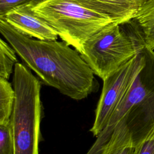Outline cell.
<instances>
[{
	"instance_id": "5b68a950",
	"label": "cell",
	"mask_w": 154,
	"mask_h": 154,
	"mask_svg": "<svg viewBox=\"0 0 154 154\" xmlns=\"http://www.w3.org/2000/svg\"><path fill=\"white\" fill-rule=\"evenodd\" d=\"M146 61L144 49L103 80L102 93L95 110L94 121L90 129L93 136L97 137L106 127L114 111L145 66Z\"/></svg>"
},
{
	"instance_id": "7a4b0ae2",
	"label": "cell",
	"mask_w": 154,
	"mask_h": 154,
	"mask_svg": "<svg viewBox=\"0 0 154 154\" xmlns=\"http://www.w3.org/2000/svg\"><path fill=\"white\" fill-rule=\"evenodd\" d=\"M41 82L24 64H16L12 79L16 97L10 119L14 154H39Z\"/></svg>"
},
{
	"instance_id": "277c9868",
	"label": "cell",
	"mask_w": 154,
	"mask_h": 154,
	"mask_svg": "<svg viewBox=\"0 0 154 154\" xmlns=\"http://www.w3.org/2000/svg\"><path fill=\"white\" fill-rule=\"evenodd\" d=\"M31 8L58 33L61 40L81 53L84 43L111 18L84 7L74 0H45Z\"/></svg>"
},
{
	"instance_id": "6da1fadb",
	"label": "cell",
	"mask_w": 154,
	"mask_h": 154,
	"mask_svg": "<svg viewBox=\"0 0 154 154\" xmlns=\"http://www.w3.org/2000/svg\"><path fill=\"white\" fill-rule=\"evenodd\" d=\"M0 32L23 64L45 85L76 100L97 90L94 74L81 54L64 42L42 40L21 34L0 19Z\"/></svg>"
},
{
	"instance_id": "5bb4252c",
	"label": "cell",
	"mask_w": 154,
	"mask_h": 154,
	"mask_svg": "<svg viewBox=\"0 0 154 154\" xmlns=\"http://www.w3.org/2000/svg\"><path fill=\"white\" fill-rule=\"evenodd\" d=\"M102 154H135V146L129 143L113 147H104Z\"/></svg>"
},
{
	"instance_id": "8fae6325",
	"label": "cell",
	"mask_w": 154,
	"mask_h": 154,
	"mask_svg": "<svg viewBox=\"0 0 154 154\" xmlns=\"http://www.w3.org/2000/svg\"><path fill=\"white\" fill-rule=\"evenodd\" d=\"M16 52L7 42L0 38V78L9 79L17 63Z\"/></svg>"
},
{
	"instance_id": "52a82bcc",
	"label": "cell",
	"mask_w": 154,
	"mask_h": 154,
	"mask_svg": "<svg viewBox=\"0 0 154 154\" xmlns=\"http://www.w3.org/2000/svg\"><path fill=\"white\" fill-rule=\"evenodd\" d=\"M79 4L123 23L133 19L146 0H74Z\"/></svg>"
},
{
	"instance_id": "9c48e42d",
	"label": "cell",
	"mask_w": 154,
	"mask_h": 154,
	"mask_svg": "<svg viewBox=\"0 0 154 154\" xmlns=\"http://www.w3.org/2000/svg\"><path fill=\"white\" fill-rule=\"evenodd\" d=\"M15 97L13 84L8 79L0 78V125L10 124Z\"/></svg>"
},
{
	"instance_id": "30bf717a",
	"label": "cell",
	"mask_w": 154,
	"mask_h": 154,
	"mask_svg": "<svg viewBox=\"0 0 154 154\" xmlns=\"http://www.w3.org/2000/svg\"><path fill=\"white\" fill-rule=\"evenodd\" d=\"M134 146L135 154H154V105L147 114L146 125Z\"/></svg>"
},
{
	"instance_id": "3957f363",
	"label": "cell",
	"mask_w": 154,
	"mask_h": 154,
	"mask_svg": "<svg viewBox=\"0 0 154 154\" xmlns=\"http://www.w3.org/2000/svg\"><path fill=\"white\" fill-rule=\"evenodd\" d=\"M124 26L125 23L112 22L91 36L82 46V58L102 80L144 49L132 24L131 31Z\"/></svg>"
},
{
	"instance_id": "7c38bea8",
	"label": "cell",
	"mask_w": 154,
	"mask_h": 154,
	"mask_svg": "<svg viewBox=\"0 0 154 154\" xmlns=\"http://www.w3.org/2000/svg\"><path fill=\"white\" fill-rule=\"evenodd\" d=\"M0 154H14V147L10 123L0 125Z\"/></svg>"
},
{
	"instance_id": "8992f818",
	"label": "cell",
	"mask_w": 154,
	"mask_h": 154,
	"mask_svg": "<svg viewBox=\"0 0 154 154\" xmlns=\"http://www.w3.org/2000/svg\"><path fill=\"white\" fill-rule=\"evenodd\" d=\"M32 4L16 7L0 17V19L26 36L42 40H57L59 36L57 31L34 13L31 8Z\"/></svg>"
},
{
	"instance_id": "ba28073f",
	"label": "cell",
	"mask_w": 154,
	"mask_h": 154,
	"mask_svg": "<svg viewBox=\"0 0 154 154\" xmlns=\"http://www.w3.org/2000/svg\"><path fill=\"white\" fill-rule=\"evenodd\" d=\"M131 23L143 42L144 49L154 50V0H146Z\"/></svg>"
},
{
	"instance_id": "4fadbf2b",
	"label": "cell",
	"mask_w": 154,
	"mask_h": 154,
	"mask_svg": "<svg viewBox=\"0 0 154 154\" xmlns=\"http://www.w3.org/2000/svg\"><path fill=\"white\" fill-rule=\"evenodd\" d=\"M45 0H0V17L12 8L28 4H35Z\"/></svg>"
}]
</instances>
